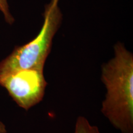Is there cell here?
Wrapping results in <instances>:
<instances>
[{
	"mask_svg": "<svg viewBox=\"0 0 133 133\" xmlns=\"http://www.w3.org/2000/svg\"><path fill=\"white\" fill-rule=\"evenodd\" d=\"M101 79L106 89L102 114L121 133H133V54L123 43L102 65Z\"/></svg>",
	"mask_w": 133,
	"mask_h": 133,
	"instance_id": "1",
	"label": "cell"
},
{
	"mask_svg": "<svg viewBox=\"0 0 133 133\" xmlns=\"http://www.w3.org/2000/svg\"><path fill=\"white\" fill-rule=\"evenodd\" d=\"M59 2L60 0H50L43 13V26L36 37L16 47L0 62V77L22 70H44L53 39L62 22Z\"/></svg>",
	"mask_w": 133,
	"mask_h": 133,
	"instance_id": "2",
	"label": "cell"
},
{
	"mask_svg": "<svg viewBox=\"0 0 133 133\" xmlns=\"http://www.w3.org/2000/svg\"><path fill=\"white\" fill-rule=\"evenodd\" d=\"M47 85L44 70H22L0 77V86L26 111L42 101Z\"/></svg>",
	"mask_w": 133,
	"mask_h": 133,
	"instance_id": "3",
	"label": "cell"
},
{
	"mask_svg": "<svg viewBox=\"0 0 133 133\" xmlns=\"http://www.w3.org/2000/svg\"><path fill=\"white\" fill-rule=\"evenodd\" d=\"M74 133H101L97 126L91 124L86 118L83 116L76 118Z\"/></svg>",
	"mask_w": 133,
	"mask_h": 133,
	"instance_id": "4",
	"label": "cell"
},
{
	"mask_svg": "<svg viewBox=\"0 0 133 133\" xmlns=\"http://www.w3.org/2000/svg\"><path fill=\"white\" fill-rule=\"evenodd\" d=\"M0 12L2 13L6 22L8 24H12L14 22V18L10 12L8 0H0Z\"/></svg>",
	"mask_w": 133,
	"mask_h": 133,
	"instance_id": "5",
	"label": "cell"
},
{
	"mask_svg": "<svg viewBox=\"0 0 133 133\" xmlns=\"http://www.w3.org/2000/svg\"><path fill=\"white\" fill-rule=\"evenodd\" d=\"M0 133H7L6 126L1 121H0Z\"/></svg>",
	"mask_w": 133,
	"mask_h": 133,
	"instance_id": "6",
	"label": "cell"
}]
</instances>
